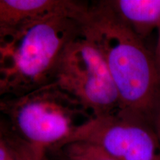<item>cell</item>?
Here are the masks:
<instances>
[{"instance_id":"9c48e42d","label":"cell","mask_w":160,"mask_h":160,"mask_svg":"<svg viewBox=\"0 0 160 160\" xmlns=\"http://www.w3.org/2000/svg\"><path fill=\"white\" fill-rule=\"evenodd\" d=\"M64 147L88 160H116L94 145L84 142H73Z\"/></svg>"},{"instance_id":"8992f818","label":"cell","mask_w":160,"mask_h":160,"mask_svg":"<svg viewBox=\"0 0 160 160\" xmlns=\"http://www.w3.org/2000/svg\"><path fill=\"white\" fill-rule=\"evenodd\" d=\"M88 2L74 0H0V31L22 22L50 16L80 19Z\"/></svg>"},{"instance_id":"5b68a950","label":"cell","mask_w":160,"mask_h":160,"mask_svg":"<svg viewBox=\"0 0 160 160\" xmlns=\"http://www.w3.org/2000/svg\"><path fill=\"white\" fill-rule=\"evenodd\" d=\"M73 142L94 145L116 160H160V143L153 124L120 111L92 118L66 145Z\"/></svg>"},{"instance_id":"3957f363","label":"cell","mask_w":160,"mask_h":160,"mask_svg":"<svg viewBox=\"0 0 160 160\" xmlns=\"http://www.w3.org/2000/svg\"><path fill=\"white\" fill-rule=\"evenodd\" d=\"M0 117L13 134L36 151L61 148L93 115L54 82L0 100Z\"/></svg>"},{"instance_id":"ba28073f","label":"cell","mask_w":160,"mask_h":160,"mask_svg":"<svg viewBox=\"0 0 160 160\" xmlns=\"http://www.w3.org/2000/svg\"><path fill=\"white\" fill-rule=\"evenodd\" d=\"M9 137L17 160H50L47 153L36 151L28 144L13 134L10 129Z\"/></svg>"},{"instance_id":"7c38bea8","label":"cell","mask_w":160,"mask_h":160,"mask_svg":"<svg viewBox=\"0 0 160 160\" xmlns=\"http://www.w3.org/2000/svg\"><path fill=\"white\" fill-rule=\"evenodd\" d=\"M159 36H158V39L157 42V46H156L155 52L153 53V59H154L155 65L157 68V71L159 77V82H160V28H159Z\"/></svg>"},{"instance_id":"4fadbf2b","label":"cell","mask_w":160,"mask_h":160,"mask_svg":"<svg viewBox=\"0 0 160 160\" xmlns=\"http://www.w3.org/2000/svg\"><path fill=\"white\" fill-rule=\"evenodd\" d=\"M152 123H153V126L154 128L156 133H157V137L159 139L160 143V104L158 106L157 111H156L154 117H153Z\"/></svg>"},{"instance_id":"8fae6325","label":"cell","mask_w":160,"mask_h":160,"mask_svg":"<svg viewBox=\"0 0 160 160\" xmlns=\"http://www.w3.org/2000/svg\"><path fill=\"white\" fill-rule=\"evenodd\" d=\"M47 155L50 160H88L76 154L66 147L48 151Z\"/></svg>"},{"instance_id":"6da1fadb","label":"cell","mask_w":160,"mask_h":160,"mask_svg":"<svg viewBox=\"0 0 160 160\" xmlns=\"http://www.w3.org/2000/svg\"><path fill=\"white\" fill-rule=\"evenodd\" d=\"M82 33L105 60L118 91L122 113L152 123L160 104V82L153 54L113 11L108 0L88 3Z\"/></svg>"},{"instance_id":"30bf717a","label":"cell","mask_w":160,"mask_h":160,"mask_svg":"<svg viewBox=\"0 0 160 160\" xmlns=\"http://www.w3.org/2000/svg\"><path fill=\"white\" fill-rule=\"evenodd\" d=\"M0 160H17L9 137V129L0 117Z\"/></svg>"},{"instance_id":"52a82bcc","label":"cell","mask_w":160,"mask_h":160,"mask_svg":"<svg viewBox=\"0 0 160 160\" xmlns=\"http://www.w3.org/2000/svg\"><path fill=\"white\" fill-rule=\"evenodd\" d=\"M117 15L142 40L160 28V0H108Z\"/></svg>"},{"instance_id":"277c9868","label":"cell","mask_w":160,"mask_h":160,"mask_svg":"<svg viewBox=\"0 0 160 160\" xmlns=\"http://www.w3.org/2000/svg\"><path fill=\"white\" fill-rule=\"evenodd\" d=\"M53 82L93 117L119 111V94L105 60L82 32L64 49Z\"/></svg>"},{"instance_id":"7a4b0ae2","label":"cell","mask_w":160,"mask_h":160,"mask_svg":"<svg viewBox=\"0 0 160 160\" xmlns=\"http://www.w3.org/2000/svg\"><path fill=\"white\" fill-rule=\"evenodd\" d=\"M81 33L80 19L50 16L0 31V100L53 82L66 45Z\"/></svg>"}]
</instances>
